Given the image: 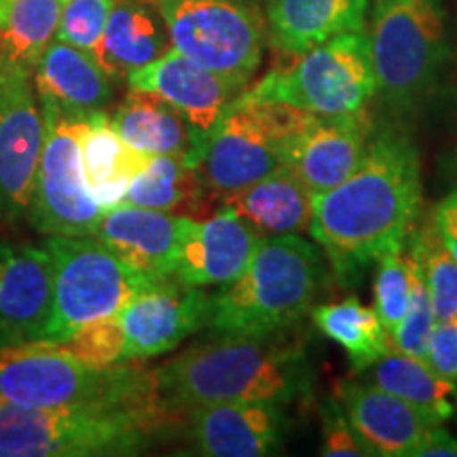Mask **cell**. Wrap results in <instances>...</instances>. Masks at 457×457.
<instances>
[{
    "label": "cell",
    "instance_id": "obj_1",
    "mask_svg": "<svg viewBox=\"0 0 457 457\" xmlns=\"http://www.w3.org/2000/svg\"><path fill=\"white\" fill-rule=\"evenodd\" d=\"M420 210V153L404 131L386 128L356 171L313 195L310 233L337 271L356 276L370 261L404 248Z\"/></svg>",
    "mask_w": 457,
    "mask_h": 457
},
{
    "label": "cell",
    "instance_id": "obj_2",
    "mask_svg": "<svg viewBox=\"0 0 457 457\" xmlns=\"http://www.w3.org/2000/svg\"><path fill=\"white\" fill-rule=\"evenodd\" d=\"M163 409L179 420L199 404L265 400L290 404L310 394L312 370L290 330L273 335H214L155 369Z\"/></svg>",
    "mask_w": 457,
    "mask_h": 457
},
{
    "label": "cell",
    "instance_id": "obj_3",
    "mask_svg": "<svg viewBox=\"0 0 457 457\" xmlns=\"http://www.w3.org/2000/svg\"><path fill=\"white\" fill-rule=\"evenodd\" d=\"M174 421L157 390L51 409L0 398V457L136 455Z\"/></svg>",
    "mask_w": 457,
    "mask_h": 457
},
{
    "label": "cell",
    "instance_id": "obj_4",
    "mask_svg": "<svg viewBox=\"0 0 457 457\" xmlns=\"http://www.w3.org/2000/svg\"><path fill=\"white\" fill-rule=\"evenodd\" d=\"M324 282L320 245L299 236L265 237L242 276L212 296L214 335H273L293 330Z\"/></svg>",
    "mask_w": 457,
    "mask_h": 457
},
{
    "label": "cell",
    "instance_id": "obj_5",
    "mask_svg": "<svg viewBox=\"0 0 457 457\" xmlns=\"http://www.w3.org/2000/svg\"><path fill=\"white\" fill-rule=\"evenodd\" d=\"M157 390L155 370L129 362L98 369L47 339L0 341V398L28 409H51Z\"/></svg>",
    "mask_w": 457,
    "mask_h": 457
},
{
    "label": "cell",
    "instance_id": "obj_6",
    "mask_svg": "<svg viewBox=\"0 0 457 457\" xmlns=\"http://www.w3.org/2000/svg\"><path fill=\"white\" fill-rule=\"evenodd\" d=\"M245 94L318 117L364 111L377 94L369 37L364 30L345 32L290 55V62L267 72Z\"/></svg>",
    "mask_w": 457,
    "mask_h": 457
},
{
    "label": "cell",
    "instance_id": "obj_7",
    "mask_svg": "<svg viewBox=\"0 0 457 457\" xmlns=\"http://www.w3.org/2000/svg\"><path fill=\"white\" fill-rule=\"evenodd\" d=\"M307 111L239 94L205 136L195 170L220 205L276 170L282 142L307 119Z\"/></svg>",
    "mask_w": 457,
    "mask_h": 457
},
{
    "label": "cell",
    "instance_id": "obj_8",
    "mask_svg": "<svg viewBox=\"0 0 457 457\" xmlns=\"http://www.w3.org/2000/svg\"><path fill=\"white\" fill-rule=\"evenodd\" d=\"M370 60L377 94L394 111H409L432 89L447 57L438 0H373Z\"/></svg>",
    "mask_w": 457,
    "mask_h": 457
},
{
    "label": "cell",
    "instance_id": "obj_9",
    "mask_svg": "<svg viewBox=\"0 0 457 457\" xmlns=\"http://www.w3.org/2000/svg\"><path fill=\"white\" fill-rule=\"evenodd\" d=\"M171 47L248 89L259 71L267 21L256 0H157Z\"/></svg>",
    "mask_w": 457,
    "mask_h": 457
},
{
    "label": "cell",
    "instance_id": "obj_10",
    "mask_svg": "<svg viewBox=\"0 0 457 457\" xmlns=\"http://www.w3.org/2000/svg\"><path fill=\"white\" fill-rule=\"evenodd\" d=\"M45 245L54 256V312L38 339L64 343L85 324L119 313L146 279L119 259L96 236H51Z\"/></svg>",
    "mask_w": 457,
    "mask_h": 457
},
{
    "label": "cell",
    "instance_id": "obj_11",
    "mask_svg": "<svg viewBox=\"0 0 457 457\" xmlns=\"http://www.w3.org/2000/svg\"><path fill=\"white\" fill-rule=\"evenodd\" d=\"M41 106L45 142L28 216L34 228L47 236H94L104 210L91 195L81 163V138L89 117Z\"/></svg>",
    "mask_w": 457,
    "mask_h": 457
},
{
    "label": "cell",
    "instance_id": "obj_12",
    "mask_svg": "<svg viewBox=\"0 0 457 457\" xmlns=\"http://www.w3.org/2000/svg\"><path fill=\"white\" fill-rule=\"evenodd\" d=\"M34 72L0 64V220L20 222L30 214L43 155L45 114Z\"/></svg>",
    "mask_w": 457,
    "mask_h": 457
},
{
    "label": "cell",
    "instance_id": "obj_13",
    "mask_svg": "<svg viewBox=\"0 0 457 457\" xmlns=\"http://www.w3.org/2000/svg\"><path fill=\"white\" fill-rule=\"evenodd\" d=\"M125 362L162 356L210 324L212 296L199 286H188L174 276L155 279L140 290L121 312Z\"/></svg>",
    "mask_w": 457,
    "mask_h": 457
},
{
    "label": "cell",
    "instance_id": "obj_14",
    "mask_svg": "<svg viewBox=\"0 0 457 457\" xmlns=\"http://www.w3.org/2000/svg\"><path fill=\"white\" fill-rule=\"evenodd\" d=\"M373 138L375 121L367 108L335 117L310 112L301 128L282 142L279 159L305 182L313 195H320L356 171Z\"/></svg>",
    "mask_w": 457,
    "mask_h": 457
},
{
    "label": "cell",
    "instance_id": "obj_15",
    "mask_svg": "<svg viewBox=\"0 0 457 457\" xmlns=\"http://www.w3.org/2000/svg\"><path fill=\"white\" fill-rule=\"evenodd\" d=\"M185 417L188 441L205 457L273 455L282 449L288 430L284 404L265 400L199 404Z\"/></svg>",
    "mask_w": 457,
    "mask_h": 457
},
{
    "label": "cell",
    "instance_id": "obj_16",
    "mask_svg": "<svg viewBox=\"0 0 457 457\" xmlns=\"http://www.w3.org/2000/svg\"><path fill=\"white\" fill-rule=\"evenodd\" d=\"M191 216L121 204L106 210L94 236L146 279L174 276Z\"/></svg>",
    "mask_w": 457,
    "mask_h": 457
},
{
    "label": "cell",
    "instance_id": "obj_17",
    "mask_svg": "<svg viewBox=\"0 0 457 457\" xmlns=\"http://www.w3.org/2000/svg\"><path fill=\"white\" fill-rule=\"evenodd\" d=\"M129 87L153 91L185 114L199 140L216 128L220 117L245 89L195 64L174 47L128 77Z\"/></svg>",
    "mask_w": 457,
    "mask_h": 457
},
{
    "label": "cell",
    "instance_id": "obj_18",
    "mask_svg": "<svg viewBox=\"0 0 457 457\" xmlns=\"http://www.w3.org/2000/svg\"><path fill=\"white\" fill-rule=\"evenodd\" d=\"M55 267L47 245H0V337L38 339L54 312Z\"/></svg>",
    "mask_w": 457,
    "mask_h": 457
},
{
    "label": "cell",
    "instance_id": "obj_19",
    "mask_svg": "<svg viewBox=\"0 0 457 457\" xmlns=\"http://www.w3.org/2000/svg\"><path fill=\"white\" fill-rule=\"evenodd\" d=\"M262 237L242 216L222 205L185 233L174 278L188 286H227L242 276Z\"/></svg>",
    "mask_w": 457,
    "mask_h": 457
},
{
    "label": "cell",
    "instance_id": "obj_20",
    "mask_svg": "<svg viewBox=\"0 0 457 457\" xmlns=\"http://www.w3.org/2000/svg\"><path fill=\"white\" fill-rule=\"evenodd\" d=\"M337 400L347 420L373 455L413 457L421 438L436 421L407 403L369 381H345Z\"/></svg>",
    "mask_w": 457,
    "mask_h": 457
},
{
    "label": "cell",
    "instance_id": "obj_21",
    "mask_svg": "<svg viewBox=\"0 0 457 457\" xmlns=\"http://www.w3.org/2000/svg\"><path fill=\"white\" fill-rule=\"evenodd\" d=\"M34 87L41 104L74 117L104 112L112 100V79L96 57L57 37L34 68Z\"/></svg>",
    "mask_w": 457,
    "mask_h": 457
},
{
    "label": "cell",
    "instance_id": "obj_22",
    "mask_svg": "<svg viewBox=\"0 0 457 457\" xmlns=\"http://www.w3.org/2000/svg\"><path fill=\"white\" fill-rule=\"evenodd\" d=\"M369 0H267V38L284 55H299L345 32L364 30Z\"/></svg>",
    "mask_w": 457,
    "mask_h": 457
},
{
    "label": "cell",
    "instance_id": "obj_23",
    "mask_svg": "<svg viewBox=\"0 0 457 457\" xmlns=\"http://www.w3.org/2000/svg\"><path fill=\"white\" fill-rule=\"evenodd\" d=\"M222 205L242 216L262 237L299 236L310 231L313 193L288 165L279 163Z\"/></svg>",
    "mask_w": 457,
    "mask_h": 457
},
{
    "label": "cell",
    "instance_id": "obj_24",
    "mask_svg": "<svg viewBox=\"0 0 457 457\" xmlns=\"http://www.w3.org/2000/svg\"><path fill=\"white\" fill-rule=\"evenodd\" d=\"M151 157L131 146L106 112L91 114L81 138V163L91 195L104 212L123 204L131 180L146 168Z\"/></svg>",
    "mask_w": 457,
    "mask_h": 457
},
{
    "label": "cell",
    "instance_id": "obj_25",
    "mask_svg": "<svg viewBox=\"0 0 457 457\" xmlns=\"http://www.w3.org/2000/svg\"><path fill=\"white\" fill-rule=\"evenodd\" d=\"M112 123L131 146L148 155H180L195 163L202 146L185 114L153 91L131 87Z\"/></svg>",
    "mask_w": 457,
    "mask_h": 457
},
{
    "label": "cell",
    "instance_id": "obj_26",
    "mask_svg": "<svg viewBox=\"0 0 457 457\" xmlns=\"http://www.w3.org/2000/svg\"><path fill=\"white\" fill-rule=\"evenodd\" d=\"M123 204L195 220L208 219L222 208L199 179L195 165L180 155H153L146 168L131 180Z\"/></svg>",
    "mask_w": 457,
    "mask_h": 457
},
{
    "label": "cell",
    "instance_id": "obj_27",
    "mask_svg": "<svg viewBox=\"0 0 457 457\" xmlns=\"http://www.w3.org/2000/svg\"><path fill=\"white\" fill-rule=\"evenodd\" d=\"M168 51L157 20L145 4L136 0H114L96 62L112 81H128L131 72L140 71Z\"/></svg>",
    "mask_w": 457,
    "mask_h": 457
},
{
    "label": "cell",
    "instance_id": "obj_28",
    "mask_svg": "<svg viewBox=\"0 0 457 457\" xmlns=\"http://www.w3.org/2000/svg\"><path fill=\"white\" fill-rule=\"evenodd\" d=\"M367 370L364 381L407 400L436 424H445L455 415L457 384L438 375L426 358L409 356L392 347Z\"/></svg>",
    "mask_w": 457,
    "mask_h": 457
},
{
    "label": "cell",
    "instance_id": "obj_29",
    "mask_svg": "<svg viewBox=\"0 0 457 457\" xmlns=\"http://www.w3.org/2000/svg\"><path fill=\"white\" fill-rule=\"evenodd\" d=\"M66 0H0L3 64L34 72L57 37Z\"/></svg>",
    "mask_w": 457,
    "mask_h": 457
},
{
    "label": "cell",
    "instance_id": "obj_30",
    "mask_svg": "<svg viewBox=\"0 0 457 457\" xmlns=\"http://www.w3.org/2000/svg\"><path fill=\"white\" fill-rule=\"evenodd\" d=\"M310 313L320 333L343 347L356 373L367 370L392 350L390 337L377 312L360 303L356 296L318 305Z\"/></svg>",
    "mask_w": 457,
    "mask_h": 457
},
{
    "label": "cell",
    "instance_id": "obj_31",
    "mask_svg": "<svg viewBox=\"0 0 457 457\" xmlns=\"http://www.w3.org/2000/svg\"><path fill=\"white\" fill-rule=\"evenodd\" d=\"M430 290L436 320H457V261L443 244L432 219L420 227L411 245Z\"/></svg>",
    "mask_w": 457,
    "mask_h": 457
},
{
    "label": "cell",
    "instance_id": "obj_32",
    "mask_svg": "<svg viewBox=\"0 0 457 457\" xmlns=\"http://www.w3.org/2000/svg\"><path fill=\"white\" fill-rule=\"evenodd\" d=\"M407 261L411 278L409 305L403 322L398 324L396 333L392 337V347L403 353H409V356L426 358L428 341H430V333L434 322H436V316H434L432 296L430 290H428L420 262L411 256V253L407 254Z\"/></svg>",
    "mask_w": 457,
    "mask_h": 457
},
{
    "label": "cell",
    "instance_id": "obj_33",
    "mask_svg": "<svg viewBox=\"0 0 457 457\" xmlns=\"http://www.w3.org/2000/svg\"><path fill=\"white\" fill-rule=\"evenodd\" d=\"M409 261L404 248L390 250L377 259L375 276V312L384 324L387 337L396 333L409 305Z\"/></svg>",
    "mask_w": 457,
    "mask_h": 457
},
{
    "label": "cell",
    "instance_id": "obj_34",
    "mask_svg": "<svg viewBox=\"0 0 457 457\" xmlns=\"http://www.w3.org/2000/svg\"><path fill=\"white\" fill-rule=\"evenodd\" d=\"M62 345L89 367L106 369L114 364H125V335L117 313L85 324Z\"/></svg>",
    "mask_w": 457,
    "mask_h": 457
},
{
    "label": "cell",
    "instance_id": "obj_35",
    "mask_svg": "<svg viewBox=\"0 0 457 457\" xmlns=\"http://www.w3.org/2000/svg\"><path fill=\"white\" fill-rule=\"evenodd\" d=\"M114 0H66L57 38L96 55Z\"/></svg>",
    "mask_w": 457,
    "mask_h": 457
},
{
    "label": "cell",
    "instance_id": "obj_36",
    "mask_svg": "<svg viewBox=\"0 0 457 457\" xmlns=\"http://www.w3.org/2000/svg\"><path fill=\"white\" fill-rule=\"evenodd\" d=\"M322 447L327 457H369L373 455L347 420L339 400H328L322 411Z\"/></svg>",
    "mask_w": 457,
    "mask_h": 457
},
{
    "label": "cell",
    "instance_id": "obj_37",
    "mask_svg": "<svg viewBox=\"0 0 457 457\" xmlns=\"http://www.w3.org/2000/svg\"><path fill=\"white\" fill-rule=\"evenodd\" d=\"M428 364L457 384V320H436L428 341Z\"/></svg>",
    "mask_w": 457,
    "mask_h": 457
},
{
    "label": "cell",
    "instance_id": "obj_38",
    "mask_svg": "<svg viewBox=\"0 0 457 457\" xmlns=\"http://www.w3.org/2000/svg\"><path fill=\"white\" fill-rule=\"evenodd\" d=\"M430 219L434 222V227H436L443 244L447 245V250L457 261V195L455 193H449L441 204L434 205Z\"/></svg>",
    "mask_w": 457,
    "mask_h": 457
},
{
    "label": "cell",
    "instance_id": "obj_39",
    "mask_svg": "<svg viewBox=\"0 0 457 457\" xmlns=\"http://www.w3.org/2000/svg\"><path fill=\"white\" fill-rule=\"evenodd\" d=\"M413 457H457V438L443 424L432 426L415 447Z\"/></svg>",
    "mask_w": 457,
    "mask_h": 457
},
{
    "label": "cell",
    "instance_id": "obj_40",
    "mask_svg": "<svg viewBox=\"0 0 457 457\" xmlns=\"http://www.w3.org/2000/svg\"><path fill=\"white\" fill-rule=\"evenodd\" d=\"M0 64H3V41H0Z\"/></svg>",
    "mask_w": 457,
    "mask_h": 457
},
{
    "label": "cell",
    "instance_id": "obj_41",
    "mask_svg": "<svg viewBox=\"0 0 457 457\" xmlns=\"http://www.w3.org/2000/svg\"><path fill=\"white\" fill-rule=\"evenodd\" d=\"M453 193H455V195H457V187H455V191H453Z\"/></svg>",
    "mask_w": 457,
    "mask_h": 457
}]
</instances>
